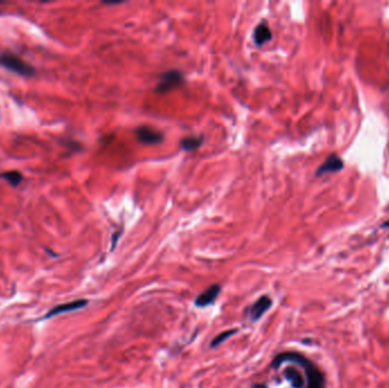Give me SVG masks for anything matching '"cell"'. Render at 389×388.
Returning <instances> with one entry per match:
<instances>
[{
	"label": "cell",
	"instance_id": "obj_3",
	"mask_svg": "<svg viewBox=\"0 0 389 388\" xmlns=\"http://www.w3.org/2000/svg\"><path fill=\"white\" fill-rule=\"evenodd\" d=\"M184 83L183 74L178 69H169L161 76L159 82L155 87V91L158 93H166Z\"/></svg>",
	"mask_w": 389,
	"mask_h": 388
},
{
	"label": "cell",
	"instance_id": "obj_13",
	"mask_svg": "<svg viewBox=\"0 0 389 388\" xmlns=\"http://www.w3.org/2000/svg\"><path fill=\"white\" fill-rule=\"evenodd\" d=\"M236 332H237V329H230V330H226V331L221 332V334H218V335L212 341V343H211V347H216V346H218L220 344H222V343H223L224 341H227L229 337H231L232 335L236 334Z\"/></svg>",
	"mask_w": 389,
	"mask_h": 388
},
{
	"label": "cell",
	"instance_id": "obj_9",
	"mask_svg": "<svg viewBox=\"0 0 389 388\" xmlns=\"http://www.w3.org/2000/svg\"><path fill=\"white\" fill-rule=\"evenodd\" d=\"M271 39H272V32L265 21H262L258 26H256L255 29H254L253 40L254 42H255L256 46L261 47L264 43L270 41Z\"/></svg>",
	"mask_w": 389,
	"mask_h": 388
},
{
	"label": "cell",
	"instance_id": "obj_14",
	"mask_svg": "<svg viewBox=\"0 0 389 388\" xmlns=\"http://www.w3.org/2000/svg\"><path fill=\"white\" fill-rule=\"evenodd\" d=\"M252 388H266L265 385H254Z\"/></svg>",
	"mask_w": 389,
	"mask_h": 388
},
{
	"label": "cell",
	"instance_id": "obj_15",
	"mask_svg": "<svg viewBox=\"0 0 389 388\" xmlns=\"http://www.w3.org/2000/svg\"><path fill=\"white\" fill-rule=\"evenodd\" d=\"M382 228H389V220L388 221H386L385 223H382V226H381Z\"/></svg>",
	"mask_w": 389,
	"mask_h": 388
},
{
	"label": "cell",
	"instance_id": "obj_8",
	"mask_svg": "<svg viewBox=\"0 0 389 388\" xmlns=\"http://www.w3.org/2000/svg\"><path fill=\"white\" fill-rule=\"evenodd\" d=\"M87 304H88L87 300H77V301H73V302H69V303H65V304H59L57 306H55L54 308H52V310L47 313L46 317H44V319H48V318L62 314V313L80 310V308L87 306Z\"/></svg>",
	"mask_w": 389,
	"mask_h": 388
},
{
	"label": "cell",
	"instance_id": "obj_2",
	"mask_svg": "<svg viewBox=\"0 0 389 388\" xmlns=\"http://www.w3.org/2000/svg\"><path fill=\"white\" fill-rule=\"evenodd\" d=\"M0 66L21 77L30 78L36 76V68L31 64L11 52H5L0 55Z\"/></svg>",
	"mask_w": 389,
	"mask_h": 388
},
{
	"label": "cell",
	"instance_id": "obj_12",
	"mask_svg": "<svg viewBox=\"0 0 389 388\" xmlns=\"http://www.w3.org/2000/svg\"><path fill=\"white\" fill-rule=\"evenodd\" d=\"M204 141L203 137H188L184 138L180 142V146L186 152H193L202 146Z\"/></svg>",
	"mask_w": 389,
	"mask_h": 388
},
{
	"label": "cell",
	"instance_id": "obj_4",
	"mask_svg": "<svg viewBox=\"0 0 389 388\" xmlns=\"http://www.w3.org/2000/svg\"><path fill=\"white\" fill-rule=\"evenodd\" d=\"M136 137L143 145H156L163 141L164 136L161 131L148 127H139L136 129Z\"/></svg>",
	"mask_w": 389,
	"mask_h": 388
},
{
	"label": "cell",
	"instance_id": "obj_6",
	"mask_svg": "<svg viewBox=\"0 0 389 388\" xmlns=\"http://www.w3.org/2000/svg\"><path fill=\"white\" fill-rule=\"evenodd\" d=\"M221 293V286L220 285H212L209 286L206 290H204L197 296L195 300V305L197 307H206L208 305L213 304L216 301L217 296Z\"/></svg>",
	"mask_w": 389,
	"mask_h": 388
},
{
	"label": "cell",
	"instance_id": "obj_7",
	"mask_svg": "<svg viewBox=\"0 0 389 388\" xmlns=\"http://www.w3.org/2000/svg\"><path fill=\"white\" fill-rule=\"evenodd\" d=\"M272 305V300L268 295H263L254 303L249 308V317L253 321H257L261 319L262 316L265 313Z\"/></svg>",
	"mask_w": 389,
	"mask_h": 388
},
{
	"label": "cell",
	"instance_id": "obj_10",
	"mask_svg": "<svg viewBox=\"0 0 389 388\" xmlns=\"http://www.w3.org/2000/svg\"><path fill=\"white\" fill-rule=\"evenodd\" d=\"M286 379L290 382L293 388H303L304 386V378L301 372L296 368L289 367L285 370Z\"/></svg>",
	"mask_w": 389,
	"mask_h": 388
},
{
	"label": "cell",
	"instance_id": "obj_11",
	"mask_svg": "<svg viewBox=\"0 0 389 388\" xmlns=\"http://www.w3.org/2000/svg\"><path fill=\"white\" fill-rule=\"evenodd\" d=\"M0 178L6 180L12 187H18L24 180L23 174L19 171H6L0 173Z\"/></svg>",
	"mask_w": 389,
	"mask_h": 388
},
{
	"label": "cell",
	"instance_id": "obj_1",
	"mask_svg": "<svg viewBox=\"0 0 389 388\" xmlns=\"http://www.w3.org/2000/svg\"><path fill=\"white\" fill-rule=\"evenodd\" d=\"M285 362L296 363V365L304 368V370H305V375H306V380H307L306 388H324L326 381H324L323 374L312 361L307 359V357L299 354V353L297 352L281 353V354H279L274 357V360L272 362V367L279 368L282 363Z\"/></svg>",
	"mask_w": 389,
	"mask_h": 388
},
{
	"label": "cell",
	"instance_id": "obj_5",
	"mask_svg": "<svg viewBox=\"0 0 389 388\" xmlns=\"http://www.w3.org/2000/svg\"><path fill=\"white\" fill-rule=\"evenodd\" d=\"M344 167H345V163H344L343 158L339 157L337 154H331V155L321 164V166L318 168L315 176L321 177L323 174L327 173L341 172L342 170H344Z\"/></svg>",
	"mask_w": 389,
	"mask_h": 388
}]
</instances>
